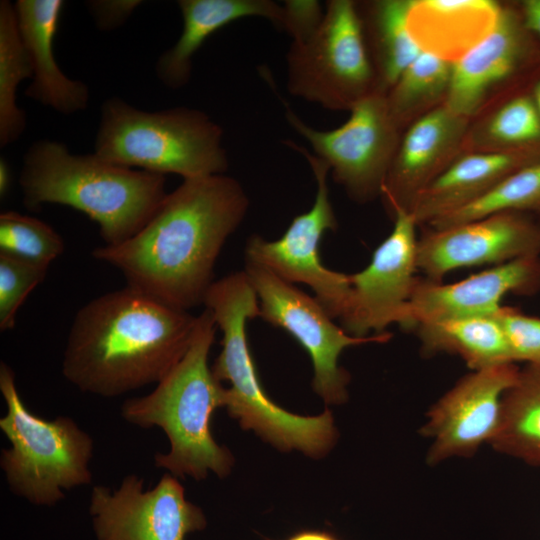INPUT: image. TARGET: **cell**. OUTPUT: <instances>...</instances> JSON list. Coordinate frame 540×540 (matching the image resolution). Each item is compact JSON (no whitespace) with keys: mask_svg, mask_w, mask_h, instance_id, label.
Here are the masks:
<instances>
[{"mask_svg":"<svg viewBox=\"0 0 540 540\" xmlns=\"http://www.w3.org/2000/svg\"><path fill=\"white\" fill-rule=\"evenodd\" d=\"M248 208L243 186L231 176L185 179L134 236L92 256L118 269L127 286L189 311L203 304L217 258Z\"/></svg>","mask_w":540,"mask_h":540,"instance_id":"cell-1","label":"cell"},{"mask_svg":"<svg viewBox=\"0 0 540 540\" xmlns=\"http://www.w3.org/2000/svg\"><path fill=\"white\" fill-rule=\"evenodd\" d=\"M197 323L189 311L126 285L76 313L62 374L81 392L116 397L160 382L187 352Z\"/></svg>","mask_w":540,"mask_h":540,"instance_id":"cell-2","label":"cell"},{"mask_svg":"<svg viewBox=\"0 0 540 540\" xmlns=\"http://www.w3.org/2000/svg\"><path fill=\"white\" fill-rule=\"evenodd\" d=\"M19 184L27 208L58 204L76 209L98 225L108 246L141 230L168 194L164 175L125 167L95 153L73 154L49 139L28 148Z\"/></svg>","mask_w":540,"mask_h":540,"instance_id":"cell-3","label":"cell"},{"mask_svg":"<svg viewBox=\"0 0 540 540\" xmlns=\"http://www.w3.org/2000/svg\"><path fill=\"white\" fill-rule=\"evenodd\" d=\"M217 329L211 311L204 308L182 359L153 391L121 406V416L129 424L163 430L170 448L155 453L154 465L175 477L202 480L213 472L223 478L233 465L231 453L215 441L210 428L214 411L225 407L227 389L208 364Z\"/></svg>","mask_w":540,"mask_h":540,"instance_id":"cell-4","label":"cell"},{"mask_svg":"<svg viewBox=\"0 0 540 540\" xmlns=\"http://www.w3.org/2000/svg\"><path fill=\"white\" fill-rule=\"evenodd\" d=\"M203 305L222 332V350L212 372L217 380L229 381L225 408L245 430H253L275 447L297 449L312 457L325 455L334 445L336 428L331 412L299 416L275 404L258 379L247 339V322L259 317L257 294L242 271L215 280Z\"/></svg>","mask_w":540,"mask_h":540,"instance_id":"cell-5","label":"cell"},{"mask_svg":"<svg viewBox=\"0 0 540 540\" xmlns=\"http://www.w3.org/2000/svg\"><path fill=\"white\" fill-rule=\"evenodd\" d=\"M223 130L205 112L173 107L140 110L112 97L101 106L94 153L134 169L185 179L225 174Z\"/></svg>","mask_w":540,"mask_h":540,"instance_id":"cell-6","label":"cell"},{"mask_svg":"<svg viewBox=\"0 0 540 540\" xmlns=\"http://www.w3.org/2000/svg\"><path fill=\"white\" fill-rule=\"evenodd\" d=\"M0 392L6 413L0 429L10 446L0 453L9 490L36 506L51 507L65 491L89 485L92 437L68 416L46 420L31 412L16 386L15 374L0 364Z\"/></svg>","mask_w":540,"mask_h":540,"instance_id":"cell-7","label":"cell"},{"mask_svg":"<svg viewBox=\"0 0 540 540\" xmlns=\"http://www.w3.org/2000/svg\"><path fill=\"white\" fill-rule=\"evenodd\" d=\"M322 21L286 55L291 95L333 111H350L378 92L356 1L329 0Z\"/></svg>","mask_w":540,"mask_h":540,"instance_id":"cell-8","label":"cell"},{"mask_svg":"<svg viewBox=\"0 0 540 540\" xmlns=\"http://www.w3.org/2000/svg\"><path fill=\"white\" fill-rule=\"evenodd\" d=\"M282 103L288 124L308 141L313 154L325 162L350 199L364 204L381 196L403 135L389 113L384 93L369 95L350 110L345 123L326 131L307 125Z\"/></svg>","mask_w":540,"mask_h":540,"instance_id":"cell-9","label":"cell"},{"mask_svg":"<svg viewBox=\"0 0 540 540\" xmlns=\"http://www.w3.org/2000/svg\"><path fill=\"white\" fill-rule=\"evenodd\" d=\"M284 144L300 153L308 162L316 181L312 207L293 218L277 240L251 235L246 242V261L256 263L280 279L308 285L314 297L333 319H339L350 295L349 275L327 268L320 257V241L337 228V219L329 198V168L320 158L291 140Z\"/></svg>","mask_w":540,"mask_h":540,"instance_id":"cell-10","label":"cell"},{"mask_svg":"<svg viewBox=\"0 0 540 540\" xmlns=\"http://www.w3.org/2000/svg\"><path fill=\"white\" fill-rule=\"evenodd\" d=\"M244 271L258 297L259 318L288 332L310 356L314 391L328 404L346 401L350 376L338 365L340 354L350 346L386 342L391 335L352 336L334 323L314 296L256 263L246 261Z\"/></svg>","mask_w":540,"mask_h":540,"instance_id":"cell-11","label":"cell"},{"mask_svg":"<svg viewBox=\"0 0 540 540\" xmlns=\"http://www.w3.org/2000/svg\"><path fill=\"white\" fill-rule=\"evenodd\" d=\"M539 69V39L526 26L518 2H502L493 29L453 63L445 105L471 119L503 94L530 85Z\"/></svg>","mask_w":540,"mask_h":540,"instance_id":"cell-12","label":"cell"},{"mask_svg":"<svg viewBox=\"0 0 540 540\" xmlns=\"http://www.w3.org/2000/svg\"><path fill=\"white\" fill-rule=\"evenodd\" d=\"M89 514L96 540H185L207 526L202 509L186 499L184 487L170 473L149 490L135 474L114 490L93 486Z\"/></svg>","mask_w":540,"mask_h":540,"instance_id":"cell-13","label":"cell"},{"mask_svg":"<svg viewBox=\"0 0 540 540\" xmlns=\"http://www.w3.org/2000/svg\"><path fill=\"white\" fill-rule=\"evenodd\" d=\"M391 233L374 250L369 264L349 275L350 295L338 319L350 335L366 338L402 326L418 277L416 226L412 215L398 211Z\"/></svg>","mask_w":540,"mask_h":540,"instance_id":"cell-14","label":"cell"},{"mask_svg":"<svg viewBox=\"0 0 540 540\" xmlns=\"http://www.w3.org/2000/svg\"><path fill=\"white\" fill-rule=\"evenodd\" d=\"M531 256H540V219L518 211L445 228L427 227L417 240L418 270L435 282L462 267L495 266Z\"/></svg>","mask_w":540,"mask_h":540,"instance_id":"cell-15","label":"cell"},{"mask_svg":"<svg viewBox=\"0 0 540 540\" xmlns=\"http://www.w3.org/2000/svg\"><path fill=\"white\" fill-rule=\"evenodd\" d=\"M519 371L514 363L474 370L430 408L420 430L432 439L426 456L428 464L470 456L483 443L491 442L499 423L502 397L516 382Z\"/></svg>","mask_w":540,"mask_h":540,"instance_id":"cell-16","label":"cell"},{"mask_svg":"<svg viewBox=\"0 0 540 540\" xmlns=\"http://www.w3.org/2000/svg\"><path fill=\"white\" fill-rule=\"evenodd\" d=\"M540 291V256L518 258L444 284L418 277L402 328L449 319L494 315L507 294Z\"/></svg>","mask_w":540,"mask_h":540,"instance_id":"cell-17","label":"cell"},{"mask_svg":"<svg viewBox=\"0 0 540 540\" xmlns=\"http://www.w3.org/2000/svg\"><path fill=\"white\" fill-rule=\"evenodd\" d=\"M469 122L444 104L404 131L380 196L392 219L459 157Z\"/></svg>","mask_w":540,"mask_h":540,"instance_id":"cell-18","label":"cell"},{"mask_svg":"<svg viewBox=\"0 0 540 540\" xmlns=\"http://www.w3.org/2000/svg\"><path fill=\"white\" fill-rule=\"evenodd\" d=\"M21 40L32 68L25 95L61 114L87 108L85 83L65 75L54 56V38L64 2L62 0H17L14 4Z\"/></svg>","mask_w":540,"mask_h":540,"instance_id":"cell-19","label":"cell"},{"mask_svg":"<svg viewBox=\"0 0 540 540\" xmlns=\"http://www.w3.org/2000/svg\"><path fill=\"white\" fill-rule=\"evenodd\" d=\"M540 160V145L510 152L461 153L415 200L416 224L459 210L482 198L518 170Z\"/></svg>","mask_w":540,"mask_h":540,"instance_id":"cell-20","label":"cell"},{"mask_svg":"<svg viewBox=\"0 0 540 540\" xmlns=\"http://www.w3.org/2000/svg\"><path fill=\"white\" fill-rule=\"evenodd\" d=\"M501 7L493 0H414L408 29L421 51L454 63L493 29Z\"/></svg>","mask_w":540,"mask_h":540,"instance_id":"cell-21","label":"cell"},{"mask_svg":"<svg viewBox=\"0 0 540 540\" xmlns=\"http://www.w3.org/2000/svg\"><path fill=\"white\" fill-rule=\"evenodd\" d=\"M182 32L158 58L155 71L162 84L180 89L191 78L192 58L205 40L222 27L245 17H263L280 29L283 5L271 0H180Z\"/></svg>","mask_w":540,"mask_h":540,"instance_id":"cell-22","label":"cell"},{"mask_svg":"<svg viewBox=\"0 0 540 540\" xmlns=\"http://www.w3.org/2000/svg\"><path fill=\"white\" fill-rule=\"evenodd\" d=\"M414 0L356 1L377 90L386 94L405 69L421 54L408 29Z\"/></svg>","mask_w":540,"mask_h":540,"instance_id":"cell-23","label":"cell"},{"mask_svg":"<svg viewBox=\"0 0 540 540\" xmlns=\"http://www.w3.org/2000/svg\"><path fill=\"white\" fill-rule=\"evenodd\" d=\"M539 145L540 114L528 85L503 94L470 119L462 153H501Z\"/></svg>","mask_w":540,"mask_h":540,"instance_id":"cell-24","label":"cell"},{"mask_svg":"<svg viewBox=\"0 0 540 540\" xmlns=\"http://www.w3.org/2000/svg\"><path fill=\"white\" fill-rule=\"evenodd\" d=\"M414 329L423 353L457 355L472 371L514 363L495 315L424 323Z\"/></svg>","mask_w":540,"mask_h":540,"instance_id":"cell-25","label":"cell"},{"mask_svg":"<svg viewBox=\"0 0 540 540\" xmlns=\"http://www.w3.org/2000/svg\"><path fill=\"white\" fill-rule=\"evenodd\" d=\"M490 444L533 466H540V365L527 364L504 393L498 427Z\"/></svg>","mask_w":540,"mask_h":540,"instance_id":"cell-26","label":"cell"},{"mask_svg":"<svg viewBox=\"0 0 540 540\" xmlns=\"http://www.w3.org/2000/svg\"><path fill=\"white\" fill-rule=\"evenodd\" d=\"M452 73L453 63L422 51L400 75L385 96L389 113L403 133L445 104Z\"/></svg>","mask_w":540,"mask_h":540,"instance_id":"cell-27","label":"cell"},{"mask_svg":"<svg viewBox=\"0 0 540 540\" xmlns=\"http://www.w3.org/2000/svg\"><path fill=\"white\" fill-rule=\"evenodd\" d=\"M32 78V68L21 40L14 4L0 2V146L15 142L23 134L27 117L16 103L17 87Z\"/></svg>","mask_w":540,"mask_h":540,"instance_id":"cell-28","label":"cell"},{"mask_svg":"<svg viewBox=\"0 0 540 540\" xmlns=\"http://www.w3.org/2000/svg\"><path fill=\"white\" fill-rule=\"evenodd\" d=\"M500 211L524 212L540 219V160L513 173L477 201L426 226L445 228Z\"/></svg>","mask_w":540,"mask_h":540,"instance_id":"cell-29","label":"cell"},{"mask_svg":"<svg viewBox=\"0 0 540 540\" xmlns=\"http://www.w3.org/2000/svg\"><path fill=\"white\" fill-rule=\"evenodd\" d=\"M63 251L62 237L46 222L16 211L0 214V254L48 269Z\"/></svg>","mask_w":540,"mask_h":540,"instance_id":"cell-30","label":"cell"},{"mask_svg":"<svg viewBox=\"0 0 540 540\" xmlns=\"http://www.w3.org/2000/svg\"><path fill=\"white\" fill-rule=\"evenodd\" d=\"M47 268L0 254V330L15 325L16 314L28 295L45 279Z\"/></svg>","mask_w":540,"mask_h":540,"instance_id":"cell-31","label":"cell"},{"mask_svg":"<svg viewBox=\"0 0 540 540\" xmlns=\"http://www.w3.org/2000/svg\"><path fill=\"white\" fill-rule=\"evenodd\" d=\"M494 315L503 330L513 362L540 365V317L525 315L517 308L503 305Z\"/></svg>","mask_w":540,"mask_h":540,"instance_id":"cell-32","label":"cell"},{"mask_svg":"<svg viewBox=\"0 0 540 540\" xmlns=\"http://www.w3.org/2000/svg\"><path fill=\"white\" fill-rule=\"evenodd\" d=\"M282 5L284 17L280 30L287 32L293 41L308 37L324 15L320 2L315 0H287Z\"/></svg>","mask_w":540,"mask_h":540,"instance_id":"cell-33","label":"cell"},{"mask_svg":"<svg viewBox=\"0 0 540 540\" xmlns=\"http://www.w3.org/2000/svg\"><path fill=\"white\" fill-rule=\"evenodd\" d=\"M143 1L139 0H92L86 6L100 30L118 28L132 15Z\"/></svg>","mask_w":540,"mask_h":540,"instance_id":"cell-34","label":"cell"},{"mask_svg":"<svg viewBox=\"0 0 540 540\" xmlns=\"http://www.w3.org/2000/svg\"><path fill=\"white\" fill-rule=\"evenodd\" d=\"M517 2L526 26L540 41V0Z\"/></svg>","mask_w":540,"mask_h":540,"instance_id":"cell-35","label":"cell"},{"mask_svg":"<svg viewBox=\"0 0 540 540\" xmlns=\"http://www.w3.org/2000/svg\"><path fill=\"white\" fill-rule=\"evenodd\" d=\"M286 540H338L330 533L323 531H301Z\"/></svg>","mask_w":540,"mask_h":540,"instance_id":"cell-36","label":"cell"},{"mask_svg":"<svg viewBox=\"0 0 540 540\" xmlns=\"http://www.w3.org/2000/svg\"><path fill=\"white\" fill-rule=\"evenodd\" d=\"M11 183V170L7 161L2 157L0 159V196L5 197Z\"/></svg>","mask_w":540,"mask_h":540,"instance_id":"cell-37","label":"cell"},{"mask_svg":"<svg viewBox=\"0 0 540 540\" xmlns=\"http://www.w3.org/2000/svg\"><path fill=\"white\" fill-rule=\"evenodd\" d=\"M530 93L540 114V69L530 84Z\"/></svg>","mask_w":540,"mask_h":540,"instance_id":"cell-38","label":"cell"}]
</instances>
